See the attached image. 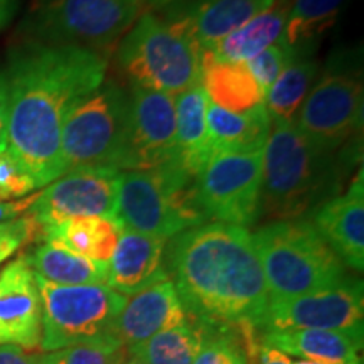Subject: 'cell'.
<instances>
[{"mask_svg": "<svg viewBox=\"0 0 364 364\" xmlns=\"http://www.w3.org/2000/svg\"><path fill=\"white\" fill-rule=\"evenodd\" d=\"M129 129V91L103 81L68 115L61 134L65 172L81 166L112 167L122 172Z\"/></svg>", "mask_w": 364, "mask_h": 364, "instance_id": "9", "label": "cell"}, {"mask_svg": "<svg viewBox=\"0 0 364 364\" xmlns=\"http://www.w3.org/2000/svg\"><path fill=\"white\" fill-rule=\"evenodd\" d=\"M43 307L36 275L26 255L0 273V346L33 349L41 346Z\"/></svg>", "mask_w": 364, "mask_h": 364, "instance_id": "15", "label": "cell"}, {"mask_svg": "<svg viewBox=\"0 0 364 364\" xmlns=\"http://www.w3.org/2000/svg\"><path fill=\"white\" fill-rule=\"evenodd\" d=\"M289 6L290 0H275L272 7L228 34L208 53L220 61L247 65L250 59L282 38Z\"/></svg>", "mask_w": 364, "mask_h": 364, "instance_id": "25", "label": "cell"}, {"mask_svg": "<svg viewBox=\"0 0 364 364\" xmlns=\"http://www.w3.org/2000/svg\"><path fill=\"white\" fill-rule=\"evenodd\" d=\"M166 268L189 318L260 338L268 290L247 228L213 221L182 231L166 247Z\"/></svg>", "mask_w": 364, "mask_h": 364, "instance_id": "2", "label": "cell"}, {"mask_svg": "<svg viewBox=\"0 0 364 364\" xmlns=\"http://www.w3.org/2000/svg\"><path fill=\"white\" fill-rule=\"evenodd\" d=\"M297 53L299 51L289 48V46L284 44L279 39L275 44L268 46L265 51L257 54V56L252 58L247 63L250 75H252L253 80L257 81L263 97H265L268 88L275 83V80L279 78L280 73L285 70V66L292 61Z\"/></svg>", "mask_w": 364, "mask_h": 364, "instance_id": "32", "label": "cell"}, {"mask_svg": "<svg viewBox=\"0 0 364 364\" xmlns=\"http://www.w3.org/2000/svg\"><path fill=\"white\" fill-rule=\"evenodd\" d=\"M206 122L213 156L221 152L263 150L272 130V118L265 105L238 115L208 102Z\"/></svg>", "mask_w": 364, "mask_h": 364, "instance_id": "23", "label": "cell"}, {"mask_svg": "<svg viewBox=\"0 0 364 364\" xmlns=\"http://www.w3.org/2000/svg\"><path fill=\"white\" fill-rule=\"evenodd\" d=\"M125 354L118 341H103L39 354V364H120Z\"/></svg>", "mask_w": 364, "mask_h": 364, "instance_id": "31", "label": "cell"}, {"mask_svg": "<svg viewBox=\"0 0 364 364\" xmlns=\"http://www.w3.org/2000/svg\"><path fill=\"white\" fill-rule=\"evenodd\" d=\"M117 221L124 230L171 240L208 223L194 196V177L174 162L156 169L122 171Z\"/></svg>", "mask_w": 364, "mask_h": 364, "instance_id": "5", "label": "cell"}, {"mask_svg": "<svg viewBox=\"0 0 364 364\" xmlns=\"http://www.w3.org/2000/svg\"><path fill=\"white\" fill-rule=\"evenodd\" d=\"M292 364H322V363H314V361H304V359H299V361H294Z\"/></svg>", "mask_w": 364, "mask_h": 364, "instance_id": "42", "label": "cell"}, {"mask_svg": "<svg viewBox=\"0 0 364 364\" xmlns=\"http://www.w3.org/2000/svg\"><path fill=\"white\" fill-rule=\"evenodd\" d=\"M43 307L44 353L117 341L115 321L127 297L108 285H54L36 275Z\"/></svg>", "mask_w": 364, "mask_h": 364, "instance_id": "8", "label": "cell"}, {"mask_svg": "<svg viewBox=\"0 0 364 364\" xmlns=\"http://www.w3.org/2000/svg\"><path fill=\"white\" fill-rule=\"evenodd\" d=\"M108 54L76 46L22 41L6 73L7 152L39 188L65 174L61 134L68 115L105 81Z\"/></svg>", "mask_w": 364, "mask_h": 364, "instance_id": "1", "label": "cell"}, {"mask_svg": "<svg viewBox=\"0 0 364 364\" xmlns=\"http://www.w3.org/2000/svg\"><path fill=\"white\" fill-rule=\"evenodd\" d=\"M118 65L132 85L177 95L201 83V51L179 26L145 12L118 46Z\"/></svg>", "mask_w": 364, "mask_h": 364, "instance_id": "6", "label": "cell"}, {"mask_svg": "<svg viewBox=\"0 0 364 364\" xmlns=\"http://www.w3.org/2000/svg\"><path fill=\"white\" fill-rule=\"evenodd\" d=\"M252 240L268 299L321 292L351 280L338 255L304 218L268 223Z\"/></svg>", "mask_w": 364, "mask_h": 364, "instance_id": "4", "label": "cell"}, {"mask_svg": "<svg viewBox=\"0 0 364 364\" xmlns=\"http://www.w3.org/2000/svg\"><path fill=\"white\" fill-rule=\"evenodd\" d=\"M186 321L188 312L174 284L167 279L127 297L115 321L113 334L118 343L130 349Z\"/></svg>", "mask_w": 364, "mask_h": 364, "instance_id": "17", "label": "cell"}, {"mask_svg": "<svg viewBox=\"0 0 364 364\" xmlns=\"http://www.w3.org/2000/svg\"><path fill=\"white\" fill-rule=\"evenodd\" d=\"M349 152L318 147L294 124L272 122L263 149L260 216L297 220L338 196Z\"/></svg>", "mask_w": 364, "mask_h": 364, "instance_id": "3", "label": "cell"}, {"mask_svg": "<svg viewBox=\"0 0 364 364\" xmlns=\"http://www.w3.org/2000/svg\"><path fill=\"white\" fill-rule=\"evenodd\" d=\"M19 7V0H0V31L6 27Z\"/></svg>", "mask_w": 364, "mask_h": 364, "instance_id": "39", "label": "cell"}, {"mask_svg": "<svg viewBox=\"0 0 364 364\" xmlns=\"http://www.w3.org/2000/svg\"><path fill=\"white\" fill-rule=\"evenodd\" d=\"M201 86L208 102L230 113L241 115L265 105L247 65L220 61L209 53L201 54Z\"/></svg>", "mask_w": 364, "mask_h": 364, "instance_id": "22", "label": "cell"}, {"mask_svg": "<svg viewBox=\"0 0 364 364\" xmlns=\"http://www.w3.org/2000/svg\"><path fill=\"white\" fill-rule=\"evenodd\" d=\"M9 125V83L6 73L0 71V154L7 150Z\"/></svg>", "mask_w": 364, "mask_h": 364, "instance_id": "35", "label": "cell"}, {"mask_svg": "<svg viewBox=\"0 0 364 364\" xmlns=\"http://www.w3.org/2000/svg\"><path fill=\"white\" fill-rule=\"evenodd\" d=\"M176 161V97L132 85L122 171L156 169Z\"/></svg>", "mask_w": 364, "mask_h": 364, "instance_id": "14", "label": "cell"}, {"mask_svg": "<svg viewBox=\"0 0 364 364\" xmlns=\"http://www.w3.org/2000/svg\"><path fill=\"white\" fill-rule=\"evenodd\" d=\"M118 176L120 171L98 166L66 171L44 191L36 193L27 215L38 223L39 230L73 218L102 216L117 220Z\"/></svg>", "mask_w": 364, "mask_h": 364, "instance_id": "12", "label": "cell"}, {"mask_svg": "<svg viewBox=\"0 0 364 364\" xmlns=\"http://www.w3.org/2000/svg\"><path fill=\"white\" fill-rule=\"evenodd\" d=\"M364 90L361 76L326 73L304 100L294 127L318 147L341 150L363 130Z\"/></svg>", "mask_w": 364, "mask_h": 364, "instance_id": "11", "label": "cell"}, {"mask_svg": "<svg viewBox=\"0 0 364 364\" xmlns=\"http://www.w3.org/2000/svg\"><path fill=\"white\" fill-rule=\"evenodd\" d=\"M309 221L346 267L364 268V172L359 169L344 194L327 199Z\"/></svg>", "mask_w": 364, "mask_h": 364, "instance_id": "16", "label": "cell"}, {"mask_svg": "<svg viewBox=\"0 0 364 364\" xmlns=\"http://www.w3.org/2000/svg\"><path fill=\"white\" fill-rule=\"evenodd\" d=\"M166 247L167 240L122 230L115 252L108 262L107 285L124 297H132L167 280Z\"/></svg>", "mask_w": 364, "mask_h": 364, "instance_id": "19", "label": "cell"}, {"mask_svg": "<svg viewBox=\"0 0 364 364\" xmlns=\"http://www.w3.org/2000/svg\"><path fill=\"white\" fill-rule=\"evenodd\" d=\"M363 343L341 331L272 329L260 332V344L322 364H363Z\"/></svg>", "mask_w": 364, "mask_h": 364, "instance_id": "20", "label": "cell"}, {"mask_svg": "<svg viewBox=\"0 0 364 364\" xmlns=\"http://www.w3.org/2000/svg\"><path fill=\"white\" fill-rule=\"evenodd\" d=\"M318 75L312 53H297L265 93V108L272 122L292 124Z\"/></svg>", "mask_w": 364, "mask_h": 364, "instance_id": "27", "label": "cell"}, {"mask_svg": "<svg viewBox=\"0 0 364 364\" xmlns=\"http://www.w3.org/2000/svg\"><path fill=\"white\" fill-rule=\"evenodd\" d=\"M145 2L150 4L152 7H157V9H162V7H169L172 4L176 2H181V0H145Z\"/></svg>", "mask_w": 364, "mask_h": 364, "instance_id": "40", "label": "cell"}, {"mask_svg": "<svg viewBox=\"0 0 364 364\" xmlns=\"http://www.w3.org/2000/svg\"><path fill=\"white\" fill-rule=\"evenodd\" d=\"M204 327L188 317L184 324L127 349L145 364H193L203 344Z\"/></svg>", "mask_w": 364, "mask_h": 364, "instance_id": "29", "label": "cell"}, {"mask_svg": "<svg viewBox=\"0 0 364 364\" xmlns=\"http://www.w3.org/2000/svg\"><path fill=\"white\" fill-rule=\"evenodd\" d=\"M273 2L275 0H191L171 9L166 19L179 26L203 54L258 14L265 12Z\"/></svg>", "mask_w": 364, "mask_h": 364, "instance_id": "18", "label": "cell"}, {"mask_svg": "<svg viewBox=\"0 0 364 364\" xmlns=\"http://www.w3.org/2000/svg\"><path fill=\"white\" fill-rule=\"evenodd\" d=\"M208 97L201 83L176 97V162L196 177L213 157L208 135Z\"/></svg>", "mask_w": 364, "mask_h": 364, "instance_id": "21", "label": "cell"}, {"mask_svg": "<svg viewBox=\"0 0 364 364\" xmlns=\"http://www.w3.org/2000/svg\"><path fill=\"white\" fill-rule=\"evenodd\" d=\"M0 364H39V354L19 346H0Z\"/></svg>", "mask_w": 364, "mask_h": 364, "instance_id": "36", "label": "cell"}, {"mask_svg": "<svg viewBox=\"0 0 364 364\" xmlns=\"http://www.w3.org/2000/svg\"><path fill=\"white\" fill-rule=\"evenodd\" d=\"M41 230L29 215L16 218V220L0 223V265L19 252L24 245L39 238Z\"/></svg>", "mask_w": 364, "mask_h": 364, "instance_id": "34", "label": "cell"}, {"mask_svg": "<svg viewBox=\"0 0 364 364\" xmlns=\"http://www.w3.org/2000/svg\"><path fill=\"white\" fill-rule=\"evenodd\" d=\"M341 331L364 341V290L361 280L297 297L268 299L263 331Z\"/></svg>", "mask_w": 364, "mask_h": 364, "instance_id": "13", "label": "cell"}, {"mask_svg": "<svg viewBox=\"0 0 364 364\" xmlns=\"http://www.w3.org/2000/svg\"><path fill=\"white\" fill-rule=\"evenodd\" d=\"M38 182L11 154H0V201H16L38 189Z\"/></svg>", "mask_w": 364, "mask_h": 364, "instance_id": "33", "label": "cell"}, {"mask_svg": "<svg viewBox=\"0 0 364 364\" xmlns=\"http://www.w3.org/2000/svg\"><path fill=\"white\" fill-rule=\"evenodd\" d=\"M294 361L287 354L277 351V349L267 348V346H258L257 353L253 354L250 364H292Z\"/></svg>", "mask_w": 364, "mask_h": 364, "instance_id": "38", "label": "cell"}, {"mask_svg": "<svg viewBox=\"0 0 364 364\" xmlns=\"http://www.w3.org/2000/svg\"><path fill=\"white\" fill-rule=\"evenodd\" d=\"M36 199V194L26 196L22 199H16V201H0V223H6L16 218L24 216L27 209L33 206Z\"/></svg>", "mask_w": 364, "mask_h": 364, "instance_id": "37", "label": "cell"}, {"mask_svg": "<svg viewBox=\"0 0 364 364\" xmlns=\"http://www.w3.org/2000/svg\"><path fill=\"white\" fill-rule=\"evenodd\" d=\"M120 364H145V363H144L140 358H136V356H134V354H132V353L127 351L125 358L122 359Z\"/></svg>", "mask_w": 364, "mask_h": 364, "instance_id": "41", "label": "cell"}, {"mask_svg": "<svg viewBox=\"0 0 364 364\" xmlns=\"http://www.w3.org/2000/svg\"><path fill=\"white\" fill-rule=\"evenodd\" d=\"M120 223L113 218H73L41 230L39 238L53 241L90 260L108 263L122 235Z\"/></svg>", "mask_w": 364, "mask_h": 364, "instance_id": "24", "label": "cell"}, {"mask_svg": "<svg viewBox=\"0 0 364 364\" xmlns=\"http://www.w3.org/2000/svg\"><path fill=\"white\" fill-rule=\"evenodd\" d=\"M34 275L54 285H107L108 263L95 262L53 241L26 255Z\"/></svg>", "mask_w": 364, "mask_h": 364, "instance_id": "26", "label": "cell"}, {"mask_svg": "<svg viewBox=\"0 0 364 364\" xmlns=\"http://www.w3.org/2000/svg\"><path fill=\"white\" fill-rule=\"evenodd\" d=\"M346 0H290L280 41L300 53H312L343 11Z\"/></svg>", "mask_w": 364, "mask_h": 364, "instance_id": "28", "label": "cell"}, {"mask_svg": "<svg viewBox=\"0 0 364 364\" xmlns=\"http://www.w3.org/2000/svg\"><path fill=\"white\" fill-rule=\"evenodd\" d=\"M258 346V336H248L235 329L204 327L203 344L193 364H250Z\"/></svg>", "mask_w": 364, "mask_h": 364, "instance_id": "30", "label": "cell"}, {"mask_svg": "<svg viewBox=\"0 0 364 364\" xmlns=\"http://www.w3.org/2000/svg\"><path fill=\"white\" fill-rule=\"evenodd\" d=\"M140 6L142 0H34L22 21V41L108 54L140 16Z\"/></svg>", "mask_w": 364, "mask_h": 364, "instance_id": "7", "label": "cell"}, {"mask_svg": "<svg viewBox=\"0 0 364 364\" xmlns=\"http://www.w3.org/2000/svg\"><path fill=\"white\" fill-rule=\"evenodd\" d=\"M263 150L215 154L194 177V196L208 221L247 228L260 218Z\"/></svg>", "mask_w": 364, "mask_h": 364, "instance_id": "10", "label": "cell"}]
</instances>
